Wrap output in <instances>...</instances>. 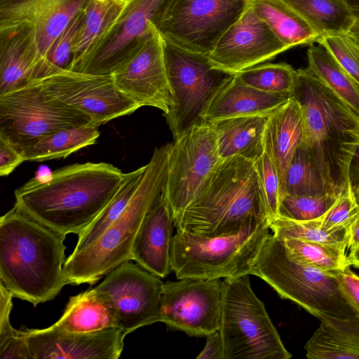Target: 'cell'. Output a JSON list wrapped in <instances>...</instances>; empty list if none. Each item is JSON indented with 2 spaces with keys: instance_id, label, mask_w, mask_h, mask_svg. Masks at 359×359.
<instances>
[{
  "instance_id": "cell-1",
  "label": "cell",
  "mask_w": 359,
  "mask_h": 359,
  "mask_svg": "<svg viewBox=\"0 0 359 359\" xmlns=\"http://www.w3.org/2000/svg\"><path fill=\"white\" fill-rule=\"evenodd\" d=\"M124 174L111 164L74 163L45 181L32 178L15 191V206L66 236L81 234L118 190Z\"/></svg>"
},
{
  "instance_id": "cell-2",
  "label": "cell",
  "mask_w": 359,
  "mask_h": 359,
  "mask_svg": "<svg viewBox=\"0 0 359 359\" xmlns=\"http://www.w3.org/2000/svg\"><path fill=\"white\" fill-rule=\"evenodd\" d=\"M65 236L14 207L0 218V283L34 307L67 285Z\"/></svg>"
},
{
  "instance_id": "cell-3",
  "label": "cell",
  "mask_w": 359,
  "mask_h": 359,
  "mask_svg": "<svg viewBox=\"0 0 359 359\" xmlns=\"http://www.w3.org/2000/svg\"><path fill=\"white\" fill-rule=\"evenodd\" d=\"M267 218V203L255 161L235 156L220 161L175 226L196 235L215 237L237 233L255 220Z\"/></svg>"
},
{
  "instance_id": "cell-4",
  "label": "cell",
  "mask_w": 359,
  "mask_h": 359,
  "mask_svg": "<svg viewBox=\"0 0 359 359\" xmlns=\"http://www.w3.org/2000/svg\"><path fill=\"white\" fill-rule=\"evenodd\" d=\"M290 96L298 102L305 140L314 161L339 190L348 183V167L359 137L353 134L359 114L323 83L308 68L295 70Z\"/></svg>"
},
{
  "instance_id": "cell-5",
  "label": "cell",
  "mask_w": 359,
  "mask_h": 359,
  "mask_svg": "<svg viewBox=\"0 0 359 359\" xmlns=\"http://www.w3.org/2000/svg\"><path fill=\"white\" fill-rule=\"evenodd\" d=\"M170 145L154 149L147 171L121 216L91 245L67 258L63 270L68 284L92 285L131 260L133 244L142 222L163 189Z\"/></svg>"
},
{
  "instance_id": "cell-6",
  "label": "cell",
  "mask_w": 359,
  "mask_h": 359,
  "mask_svg": "<svg viewBox=\"0 0 359 359\" xmlns=\"http://www.w3.org/2000/svg\"><path fill=\"white\" fill-rule=\"evenodd\" d=\"M271 222L255 220L237 233L215 237L177 229L171 246L172 271L177 279L250 275L269 235Z\"/></svg>"
},
{
  "instance_id": "cell-7",
  "label": "cell",
  "mask_w": 359,
  "mask_h": 359,
  "mask_svg": "<svg viewBox=\"0 0 359 359\" xmlns=\"http://www.w3.org/2000/svg\"><path fill=\"white\" fill-rule=\"evenodd\" d=\"M337 271H324L294 261L287 255L280 239L269 233L250 274L320 320L356 317L339 289Z\"/></svg>"
},
{
  "instance_id": "cell-8",
  "label": "cell",
  "mask_w": 359,
  "mask_h": 359,
  "mask_svg": "<svg viewBox=\"0 0 359 359\" xmlns=\"http://www.w3.org/2000/svg\"><path fill=\"white\" fill-rule=\"evenodd\" d=\"M219 331L223 359H289L264 303L253 292L249 274L222 280Z\"/></svg>"
},
{
  "instance_id": "cell-9",
  "label": "cell",
  "mask_w": 359,
  "mask_h": 359,
  "mask_svg": "<svg viewBox=\"0 0 359 359\" xmlns=\"http://www.w3.org/2000/svg\"><path fill=\"white\" fill-rule=\"evenodd\" d=\"M165 64L174 104L164 114L174 140L206 123V114L217 95L236 74L216 67L205 54L163 39Z\"/></svg>"
},
{
  "instance_id": "cell-10",
  "label": "cell",
  "mask_w": 359,
  "mask_h": 359,
  "mask_svg": "<svg viewBox=\"0 0 359 359\" xmlns=\"http://www.w3.org/2000/svg\"><path fill=\"white\" fill-rule=\"evenodd\" d=\"M93 121L46 93L37 80L0 95V136L22 151L57 130Z\"/></svg>"
},
{
  "instance_id": "cell-11",
  "label": "cell",
  "mask_w": 359,
  "mask_h": 359,
  "mask_svg": "<svg viewBox=\"0 0 359 359\" xmlns=\"http://www.w3.org/2000/svg\"><path fill=\"white\" fill-rule=\"evenodd\" d=\"M250 0H167L153 23L162 38L185 49L212 51Z\"/></svg>"
},
{
  "instance_id": "cell-12",
  "label": "cell",
  "mask_w": 359,
  "mask_h": 359,
  "mask_svg": "<svg viewBox=\"0 0 359 359\" xmlns=\"http://www.w3.org/2000/svg\"><path fill=\"white\" fill-rule=\"evenodd\" d=\"M221 161L216 133L208 123L191 128L171 143L163 191L175 224Z\"/></svg>"
},
{
  "instance_id": "cell-13",
  "label": "cell",
  "mask_w": 359,
  "mask_h": 359,
  "mask_svg": "<svg viewBox=\"0 0 359 359\" xmlns=\"http://www.w3.org/2000/svg\"><path fill=\"white\" fill-rule=\"evenodd\" d=\"M163 285L160 277L127 261L108 273L94 289L111 311L116 327L127 335L161 321Z\"/></svg>"
},
{
  "instance_id": "cell-14",
  "label": "cell",
  "mask_w": 359,
  "mask_h": 359,
  "mask_svg": "<svg viewBox=\"0 0 359 359\" xmlns=\"http://www.w3.org/2000/svg\"><path fill=\"white\" fill-rule=\"evenodd\" d=\"M111 76L116 88L140 107H154L164 114L174 104L165 69L163 40L152 22Z\"/></svg>"
},
{
  "instance_id": "cell-15",
  "label": "cell",
  "mask_w": 359,
  "mask_h": 359,
  "mask_svg": "<svg viewBox=\"0 0 359 359\" xmlns=\"http://www.w3.org/2000/svg\"><path fill=\"white\" fill-rule=\"evenodd\" d=\"M222 294L220 278L168 281L162 288L161 322L191 336L206 337L219 329Z\"/></svg>"
},
{
  "instance_id": "cell-16",
  "label": "cell",
  "mask_w": 359,
  "mask_h": 359,
  "mask_svg": "<svg viewBox=\"0 0 359 359\" xmlns=\"http://www.w3.org/2000/svg\"><path fill=\"white\" fill-rule=\"evenodd\" d=\"M39 80L48 95L100 125L140 107L116 88L111 75L63 69Z\"/></svg>"
},
{
  "instance_id": "cell-17",
  "label": "cell",
  "mask_w": 359,
  "mask_h": 359,
  "mask_svg": "<svg viewBox=\"0 0 359 359\" xmlns=\"http://www.w3.org/2000/svg\"><path fill=\"white\" fill-rule=\"evenodd\" d=\"M288 49L249 4L208 56L216 67L237 74Z\"/></svg>"
},
{
  "instance_id": "cell-18",
  "label": "cell",
  "mask_w": 359,
  "mask_h": 359,
  "mask_svg": "<svg viewBox=\"0 0 359 359\" xmlns=\"http://www.w3.org/2000/svg\"><path fill=\"white\" fill-rule=\"evenodd\" d=\"M30 359H118L126 336L118 327L69 332L25 327Z\"/></svg>"
},
{
  "instance_id": "cell-19",
  "label": "cell",
  "mask_w": 359,
  "mask_h": 359,
  "mask_svg": "<svg viewBox=\"0 0 359 359\" xmlns=\"http://www.w3.org/2000/svg\"><path fill=\"white\" fill-rule=\"evenodd\" d=\"M167 0H126L91 57L76 72L111 75L133 44L148 30Z\"/></svg>"
},
{
  "instance_id": "cell-20",
  "label": "cell",
  "mask_w": 359,
  "mask_h": 359,
  "mask_svg": "<svg viewBox=\"0 0 359 359\" xmlns=\"http://www.w3.org/2000/svg\"><path fill=\"white\" fill-rule=\"evenodd\" d=\"M90 0H0V31L25 27L33 31L47 55L57 37Z\"/></svg>"
},
{
  "instance_id": "cell-21",
  "label": "cell",
  "mask_w": 359,
  "mask_h": 359,
  "mask_svg": "<svg viewBox=\"0 0 359 359\" xmlns=\"http://www.w3.org/2000/svg\"><path fill=\"white\" fill-rule=\"evenodd\" d=\"M60 71L43 57L32 30L0 31V95Z\"/></svg>"
},
{
  "instance_id": "cell-22",
  "label": "cell",
  "mask_w": 359,
  "mask_h": 359,
  "mask_svg": "<svg viewBox=\"0 0 359 359\" xmlns=\"http://www.w3.org/2000/svg\"><path fill=\"white\" fill-rule=\"evenodd\" d=\"M174 226L172 213L162 191L138 229L132 247L131 260L161 278L168 276L172 271Z\"/></svg>"
},
{
  "instance_id": "cell-23",
  "label": "cell",
  "mask_w": 359,
  "mask_h": 359,
  "mask_svg": "<svg viewBox=\"0 0 359 359\" xmlns=\"http://www.w3.org/2000/svg\"><path fill=\"white\" fill-rule=\"evenodd\" d=\"M304 140L305 129L301 108L297 100L290 96L270 114L264 130V151L276 168L280 196L290 161Z\"/></svg>"
},
{
  "instance_id": "cell-24",
  "label": "cell",
  "mask_w": 359,
  "mask_h": 359,
  "mask_svg": "<svg viewBox=\"0 0 359 359\" xmlns=\"http://www.w3.org/2000/svg\"><path fill=\"white\" fill-rule=\"evenodd\" d=\"M290 97V93H271L256 89L244 83L236 75L214 100L206 114L205 121L270 114Z\"/></svg>"
},
{
  "instance_id": "cell-25",
  "label": "cell",
  "mask_w": 359,
  "mask_h": 359,
  "mask_svg": "<svg viewBox=\"0 0 359 359\" xmlns=\"http://www.w3.org/2000/svg\"><path fill=\"white\" fill-rule=\"evenodd\" d=\"M270 114L238 116L208 123L216 133L220 158L241 156L257 161L264 152V130Z\"/></svg>"
},
{
  "instance_id": "cell-26",
  "label": "cell",
  "mask_w": 359,
  "mask_h": 359,
  "mask_svg": "<svg viewBox=\"0 0 359 359\" xmlns=\"http://www.w3.org/2000/svg\"><path fill=\"white\" fill-rule=\"evenodd\" d=\"M304 349L309 359H359V318L321 319Z\"/></svg>"
},
{
  "instance_id": "cell-27",
  "label": "cell",
  "mask_w": 359,
  "mask_h": 359,
  "mask_svg": "<svg viewBox=\"0 0 359 359\" xmlns=\"http://www.w3.org/2000/svg\"><path fill=\"white\" fill-rule=\"evenodd\" d=\"M250 4L258 17L289 48L318 43L320 36L300 14L283 0H250Z\"/></svg>"
},
{
  "instance_id": "cell-28",
  "label": "cell",
  "mask_w": 359,
  "mask_h": 359,
  "mask_svg": "<svg viewBox=\"0 0 359 359\" xmlns=\"http://www.w3.org/2000/svg\"><path fill=\"white\" fill-rule=\"evenodd\" d=\"M125 3L126 0H90L84 8V20L69 70L76 71L91 57Z\"/></svg>"
},
{
  "instance_id": "cell-29",
  "label": "cell",
  "mask_w": 359,
  "mask_h": 359,
  "mask_svg": "<svg viewBox=\"0 0 359 359\" xmlns=\"http://www.w3.org/2000/svg\"><path fill=\"white\" fill-rule=\"evenodd\" d=\"M50 327L69 332H90L116 327L111 311L94 288L70 297L62 316Z\"/></svg>"
},
{
  "instance_id": "cell-30",
  "label": "cell",
  "mask_w": 359,
  "mask_h": 359,
  "mask_svg": "<svg viewBox=\"0 0 359 359\" xmlns=\"http://www.w3.org/2000/svg\"><path fill=\"white\" fill-rule=\"evenodd\" d=\"M100 126L90 121L46 135L22 151L25 161L43 162L66 158L77 150L94 144L100 136Z\"/></svg>"
},
{
  "instance_id": "cell-31",
  "label": "cell",
  "mask_w": 359,
  "mask_h": 359,
  "mask_svg": "<svg viewBox=\"0 0 359 359\" xmlns=\"http://www.w3.org/2000/svg\"><path fill=\"white\" fill-rule=\"evenodd\" d=\"M310 25L320 37L348 33L356 22L346 0H283Z\"/></svg>"
},
{
  "instance_id": "cell-32",
  "label": "cell",
  "mask_w": 359,
  "mask_h": 359,
  "mask_svg": "<svg viewBox=\"0 0 359 359\" xmlns=\"http://www.w3.org/2000/svg\"><path fill=\"white\" fill-rule=\"evenodd\" d=\"M340 191L326 178L303 142L288 165L280 199L285 194L320 196Z\"/></svg>"
},
{
  "instance_id": "cell-33",
  "label": "cell",
  "mask_w": 359,
  "mask_h": 359,
  "mask_svg": "<svg viewBox=\"0 0 359 359\" xmlns=\"http://www.w3.org/2000/svg\"><path fill=\"white\" fill-rule=\"evenodd\" d=\"M307 68L347 105L359 114V84L321 45L307 50Z\"/></svg>"
},
{
  "instance_id": "cell-34",
  "label": "cell",
  "mask_w": 359,
  "mask_h": 359,
  "mask_svg": "<svg viewBox=\"0 0 359 359\" xmlns=\"http://www.w3.org/2000/svg\"><path fill=\"white\" fill-rule=\"evenodd\" d=\"M147 168L148 164L124 174L114 196L93 222L78 236L72 255L79 253L91 245L121 216L138 188Z\"/></svg>"
},
{
  "instance_id": "cell-35",
  "label": "cell",
  "mask_w": 359,
  "mask_h": 359,
  "mask_svg": "<svg viewBox=\"0 0 359 359\" xmlns=\"http://www.w3.org/2000/svg\"><path fill=\"white\" fill-rule=\"evenodd\" d=\"M348 226L324 229L320 217L307 221H296L277 216L270 224V229L279 238H294L322 243L346 250L348 243Z\"/></svg>"
},
{
  "instance_id": "cell-36",
  "label": "cell",
  "mask_w": 359,
  "mask_h": 359,
  "mask_svg": "<svg viewBox=\"0 0 359 359\" xmlns=\"http://www.w3.org/2000/svg\"><path fill=\"white\" fill-rule=\"evenodd\" d=\"M279 238L287 255L300 264L328 272L339 271L348 266L344 250L294 238Z\"/></svg>"
},
{
  "instance_id": "cell-37",
  "label": "cell",
  "mask_w": 359,
  "mask_h": 359,
  "mask_svg": "<svg viewBox=\"0 0 359 359\" xmlns=\"http://www.w3.org/2000/svg\"><path fill=\"white\" fill-rule=\"evenodd\" d=\"M244 83L271 93L292 92L295 70L288 64L267 63L256 65L236 74Z\"/></svg>"
},
{
  "instance_id": "cell-38",
  "label": "cell",
  "mask_w": 359,
  "mask_h": 359,
  "mask_svg": "<svg viewBox=\"0 0 359 359\" xmlns=\"http://www.w3.org/2000/svg\"><path fill=\"white\" fill-rule=\"evenodd\" d=\"M13 298L0 283V358L30 359L25 330H17L11 324Z\"/></svg>"
},
{
  "instance_id": "cell-39",
  "label": "cell",
  "mask_w": 359,
  "mask_h": 359,
  "mask_svg": "<svg viewBox=\"0 0 359 359\" xmlns=\"http://www.w3.org/2000/svg\"><path fill=\"white\" fill-rule=\"evenodd\" d=\"M339 194H285L280 199L278 216L296 221L318 219L333 205Z\"/></svg>"
},
{
  "instance_id": "cell-40",
  "label": "cell",
  "mask_w": 359,
  "mask_h": 359,
  "mask_svg": "<svg viewBox=\"0 0 359 359\" xmlns=\"http://www.w3.org/2000/svg\"><path fill=\"white\" fill-rule=\"evenodd\" d=\"M359 84V43L348 33L325 35L318 41Z\"/></svg>"
},
{
  "instance_id": "cell-41",
  "label": "cell",
  "mask_w": 359,
  "mask_h": 359,
  "mask_svg": "<svg viewBox=\"0 0 359 359\" xmlns=\"http://www.w3.org/2000/svg\"><path fill=\"white\" fill-rule=\"evenodd\" d=\"M84 9L76 14L57 37L47 55V61L55 68L69 69L84 20Z\"/></svg>"
},
{
  "instance_id": "cell-42",
  "label": "cell",
  "mask_w": 359,
  "mask_h": 359,
  "mask_svg": "<svg viewBox=\"0 0 359 359\" xmlns=\"http://www.w3.org/2000/svg\"><path fill=\"white\" fill-rule=\"evenodd\" d=\"M358 215L359 204L348 182L341 190L333 205L320 217V223L322 227L327 230L339 226H348Z\"/></svg>"
},
{
  "instance_id": "cell-43",
  "label": "cell",
  "mask_w": 359,
  "mask_h": 359,
  "mask_svg": "<svg viewBox=\"0 0 359 359\" xmlns=\"http://www.w3.org/2000/svg\"><path fill=\"white\" fill-rule=\"evenodd\" d=\"M255 165L265 195L269 217L278 216L280 203V182L276 168L269 155L264 151L255 161Z\"/></svg>"
},
{
  "instance_id": "cell-44",
  "label": "cell",
  "mask_w": 359,
  "mask_h": 359,
  "mask_svg": "<svg viewBox=\"0 0 359 359\" xmlns=\"http://www.w3.org/2000/svg\"><path fill=\"white\" fill-rule=\"evenodd\" d=\"M335 276L344 298L359 318V276L348 265L337 271Z\"/></svg>"
},
{
  "instance_id": "cell-45",
  "label": "cell",
  "mask_w": 359,
  "mask_h": 359,
  "mask_svg": "<svg viewBox=\"0 0 359 359\" xmlns=\"http://www.w3.org/2000/svg\"><path fill=\"white\" fill-rule=\"evenodd\" d=\"M24 161L23 153L0 136V175H8Z\"/></svg>"
},
{
  "instance_id": "cell-46",
  "label": "cell",
  "mask_w": 359,
  "mask_h": 359,
  "mask_svg": "<svg viewBox=\"0 0 359 359\" xmlns=\"http://www.w3.org/2000/svg\"><path fill=\"white\" fill-rule=\"evenodd\" d=\"M197 359H223V344L219 330L206 336V344Z\"/></svg>"
},
{
  "instance_id": "cell-47",
  "label": "cell",
  "mask_w": 359,
  "mask_h": 359,
  "mask_svg": "<svg viewBox=\"0 0 359 359\" xmlns=\"http://www.w3.org/2000/svg\"><path fill=\"white\" fill-rule=\"evenodd\" d=\"M348 182L352 192L359 204V145L349 164Z\"/></svg>"
},
{
  "instance_id": "cell-48",
  "label": "cell",
  "mask_w": 359,
  "mask_h": 359,
  "mask_svg": "<svg viewBox=\"0 0 359 359\" xmlns=\"http://www.w3.org/2000/svg\"><path fill=\"white\" fill-rule=\"evenodd\" d=\"M359 247V215L351 223L348 227V248L350 251Z\"/></svg>"
},
{
  "instance_id": "cell-49",
  "label": "cell",
  "mask_w": 359,
  "mask_h": 359,
  "mask_svg": "<svg viewBox=\"0 0 359 359\" xmlns=\"http://www.w3.org/2000/svg\"><path fill=\"white\" fill-rule=\"evenodd\" d=\"M348 264L359 269V247L354 250L350 251L347 256Z\"/></svg>"
},
{
  "instance_id": "cell-50",
  "label": "cell",
  "mask_w": 359,
  "mask_h": 359,
  "mask_svg": "<svg viewBox=\"0 0 359 359\" xmlns=\"http://www.w3.org/2000/svg\"><path fill=\"white\" fill-rule=\"evenodd\" d=\"M352 13L356 18V22L359 23V0H346Z\"/></svg>"
},
{
  "instance_id": "cell-51",
  "label": "cell",
  "mask_w": 359,
  "mask_h": 359,
  "mask_svg": "<svg viewBox=\"0 0 359 359\" xmlns=\"http://www.w3.org/2000/svg\"><path fill=\"white\" fill-rule=\"evenodd\" d=\"M348 34L359 43V23H355Z\"/></svg>"
},
{
  "instance_id": "cell-52",
  "label": "cell",
  "mask_w": 359,
  "mask_h": 359,
  "mask_svg": "<svg viewBox=\"0 0 359 359\" xmlns=\"http://www.w3.org/2000/svg\"><path fill=\"white\" fill-rule=\"evenodd\" d=\"M353 134L355 135L356 137H359V121H358V126L355 128V130L353 132Z\"/></svg>"
}]
</instances>
